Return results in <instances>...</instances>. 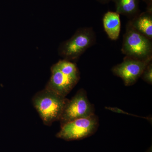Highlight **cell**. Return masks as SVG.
Returning <instances> with one entry per match:
<instances>
[{
  "instance_id": "1",
  "label": "cell",
  "mask_w": 152,
  "mask_h": 152,
  "mask_svg": "<svg viewBox=\"0 0 152 152\" xmlns=\"http://www.w3.org/2000/svg\"><path fill=\"white\" fill-rule=\"evenodd\" d=\"M68 99L45 88L33 97L32 102L44 124L59 121Z\"/></svg>"
},
{
  "instance_id": "2",
  "label": "cell",
  "mask_w": 152,
  "mask_h": 152,
  "mask_svg": "<svg viewBox=\"0 0 152 152\" xmlns=\"http://www.w3.org/2000/svg\"><path fill=\"white\" fill-rule=\"evenodd\" d=\"M96 43V35L92 27L80 28L69 39L60 44L58 54L63 59L75 63Z\"/></svg>"
},
{
  "instance_id": "3",
  "label": "cell",
  "mask_w": 152,
  "mask_h": 152,
  "mask_svg": "<svg viewBox=\"0 0 152 152\" xmlns=\"http://www.w3.org/2000/svg\"><path fill=\"white\" fill-rule=\"evenodd\" d=\"M152 41L136 31L128 22L123 37L122 53L126 56L152 61Z\"/></svg>"
},
{
  "instance_id": "4",
  "label": "cell",
  "mask_w": 152,
  "mask_h": 152,
  "mask_svg": "<svg viewBox=\"0 0 152 152\" xmlns=\"http://www.w3.org/2000/svg\"><path fill=\"white\" fill-rule=\"evenodd\" d=\"M99 126V118L95 114L66 123L61 126L56 136L66 141L83 140L94 134Z\"/></svg>"
},
{
  "instance_id": "5",
  "label": "cell",
  "mask_w": 152,
  "mask_h": 152,
  "mask_svg": "<svg viewBox=\"0 0 152 152\" xmlns=\"http://www.w3.org/2000/svg\"><path fill=\"white\" fill-rule=\"evenodd\" d=\"M94 114V107L89 101L86 91L81 88L70 100H68L59 121L61 126L73 120Z\"/></svg>"
},
{
  "instance_id": "6",
  "label": "cell",
  "mask_w": 152,
  "mask_h": 152,
  "mask_svg": "<svg viewBox=\"0 0 152 152\" xmlns=\"http://www.w3.org/2000/svg\"><path fill=\"white\" fill-rule=\"evenodd\" d=\"M151 61L125 56L122 62L113 67L112 71L114 75L122 79L125 86H130L137 83Z\"/></svg>"
},
{
  "instance_id": "7",
  "label": "cell",
  "mask_w": 152,
  "mask_h": 152,
  "mask_svg": "<svg viewBox=\"0 0 152 152\" xmlns=\"http://www.w3.org/2000/svg\"><path fill=\"white\" fill-rule=\"evenodd\" d=\"M51 72L45 88L62 96L66 97L79 81L60 70L55 64L51 68Z\"/></svg>"
},
{
  "instance_id": "8",
  "label": "cell",
  "mask_w": 152,
  "mask_h": 152,
  "mask_svg": "<svg viewBox=\"0 0 152 152\" xmlns=\"http://www.w3.org/2000/svg\"><path fill=\"white\" fill-rule=\"evenodd\" d=\"M128 23L134 29L152 40V11L147 10L130 19Z\"/></svg>"
},
{
  "instance_id": "9",
  "label": "cell",
  "mask_w": 152,
  "mask_h": 152,
  "mask_svg": "<svg viewBox=\"0 0 152 152\" xmlns=\"http://www.w3.org/2000/svg\"><path fill=\"white\" fill-rule=\"evenodd\" d=\"M103 25L109 39L116 41L119 37L121 31L120 15L115 12L108 11L104 15Z\"/></svg>"
},
{
  "instance_id": "10",
  "label": "cell",
  "mask_w": 152,
  "mask_h": 152,
  "mask_svg": "<svg viewBox=\"0 0 152 152\" xmlns=\"http://www.w3.org/2000/svg\"><path fill=\"white\" fill-rule=\"evenodd\" d=\"M115 4V12L130 19L140 13L139 8L140 0H112Z\"/></svg>"
},
{
  "instance_id": "11",
  "label": "cell",
  "mask_w": 152,
  "mask_h": 152,
  "mask_svg": "<svg viewBox=\"0 0 152 152\" xmlns=\"http://www.w3.org/2000/svg\"><path fill=\"white\" fill-rule=\"evenodd\" d=\"M140 77L144 81L148 83L149 85L152 84V61L147 65Z\"/></svg>"
},
{
  "instance_id": "12",
  "label": "cell",
  "mask_w": 152,
  "mask_h": 152,
  "mask_svg": "<svg viewBox=\"0 0 152 152\" xmlns=\"http://www.w3.org/2000/svg\"><path fill=\"white\" fill-rule=\"evenodd\" d=\"M142 1L146 4L147 9L152 10V0H142Z\"/></svg>"
},
{
  "instance_id": "13",
  "label": "cell",
  "mask_w": 152,
  "mask_h": 152,
  "mask_svg": "<svg viewBox=\"0 0 152 152\" xmlns=\"http://www.w3.org/2000/svg\"><path fill=\"white\" fill-rule=\"evenodd\" d=\"M99 3L102 4H108L112 0H96Z\"/></svg>"
}]
</instances>
